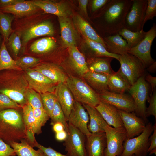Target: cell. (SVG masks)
<instances>
[{
    "label": "cell",
    "instance_id": "obj_1",
    "mask_svg": "<svg viewBox=\"0 0 156 156\" xmlns=\"http://www.w3.org/2000/svg\"><path fill=\"white\" fill-rule=\"evenodd\" d=\"M132 3V0H109L101 9L104 37L118 34L125 27L126 17Z\"/></svg>",
    "mask_w": 156,
    "mask_h": 156
},
{
    "label": "cell",
    "instance_id": "obj_2",
    "mask_svg": "<svg viewBox=\"0 0 156 156\" xmlns=\"http://www.w3.org/2000/svg\"><path fill=\"white\" fill-rule=\"evenodd\" d=\"M3 70L0 72V93L7 96L22 107L27 103L25 94L29 88L24 71Z\"/></svg>",
    "mask_w": 156,
    "mask_h": 156
},
{
    "label": "cell",
    "instance_id": "obj_3",
    "mask_svg": "<svg viewBox=\"0 0 156 156\" xmlns=\"http://www.w3.org/2000/svg\"><path fill=\"white\" fill-rule=\"evenodd\" d=\"M19 110L9 109L0 111V139L8 144L27 138L23 114Z\"/></svg>",
    "mask_w": 156,
    "mask_h": 156
},
{
    "label": "cell",
    "instance_id": "obj_4",
    "mask_svg": "<svg viewBox=\"0 0 156 156\" xmlns=\"http://www.w3.org/2000/svg\"><path fill=\"white\" fill-rule=\"evenodd\" d=\"M66 83L75 101L94 107L99 103L100 99L98 94L84 79L70 76H68Z\"/></svg>",
    "mask_w": 156,
    "mask_h": 156
},
{
    "label": "cell",
    "instance_id": "obj_5",
    "mask_svg": "<svg viewBox=\"0 0 156 156\" xmlns=\"http://www.w3.org/2000/svg\"><path fill=\"white\" fill-rule=\"evenodd\" d=\"M153 131V125L147 123L143 132L138 135L126 139L123 144V150L120 156H147L150 145L149 138Z\"/></svg>",
    "mask_w": 156,
    "mask_h": 156
},
{
    "label": "cell",
    "instance_id": "obj_6",
    "mask_svg": "<svg viewBox=\"0 0 156 156\" xmlns=\"http://www.w3.org/2000/svg\"><path fill=\"white\" fill-rule=\"evenodd\" d=\"M103 128L106 139L105 156H120L123 150V144L127 138L124 128H116L105 122Z\"/></svg>",
    "mask_w": 156,
    "mask_h": 156
},
{
    "label": "cell",
    "instance_id": "obj_7",
    "mask_svg": "<svg viewBox=\"0 0 156 156\" xmlns=\"http://www.w3.org/2000/svg\"><path fill=\"white\" fill-rule=\"evenodd\" d=\"M122 74L131 86L140 77L144 75L145 69L142 62L134 56L127 53L120 55L118 60Z\"/></svg>",
    "mask_w": 156,
    "mask_h": 156
},
{
    "label": "cell",
    "instance_id": "obj_8",
    "mask_svg": "<svg viewBox=\"0 0 156 156\" xmlns=\"http://www.w3.org/2000/svg\"><path fill=\"white\" fill-rule=\"evenodd\" d=\"M145 76L144 75L140 77L131 85L128 92L135 105V113L146 122V102L149 97V86L145 80Z\"/></svg>",
    "mask_w": 156,
    "mask_h": 156
},
{
    "label": "cell",
    "instance_id": "obj_9",
    "mask_svg": "<svg viewBox=\"0 0 156 156\" xmlns=\"http://www.w3.org/2000/svg\"><path fill=\"white\" fill-rule=\"evenodd\" d=\"M156 37V25L154 23L150 29L146 32L144 38L137 45L130 49L127 53L138 59L145 68L155 62L151 56V49Z\"/></svg>",
    "mask_w": 156,
    "mask_h": 156
},
{
    "label": "cell",
    "instance_id": "obj_10",
    "mask_svg": "<svg viewBox=\"0 0 156 156\" xmlns=\"http://www.w3.org/2000/svg\"><path fill=\"white\" fill-rule=\"evenodd\" d=\"M68 132L64 146L68 156H87L86 136L77 128L68 124Z\"/></svg>",
    "mask_w": 156,
    "mask_h": 156
},
{
    "label": "cell",
    "instance_id": "obj_11",
    "mask_svg": "<svg viewBox=\"0 0 156 156\" xmlns=\"http://www.w3.org/2000/svg\"><path fill=\"white\" fill-rule=\"evenodd\" d=\"M148 0H132V3L126 16L125 28L133 32L142 28Z\"/></svg>",
    "mask_w": 156,
    "mask_h": 156
},
{
    "label": "cell",
    "instance_id": "obj_12",
    "mask_svg": "<svg viewBox=\"0 0 156 156\" xmlns=\"http://www.w3.org/2000/svg\"><path fill=\"white\" fill-rule=\"evenodd\" d=\"M23 71L29 88L40 94L47 92L54 93L57 84L33 69Z\"/></svg>",
    "mask_w": 156,
    "mask_h": 156
},
{
    "label": "cell",
    "instance_id": "obj_13",
    "mask_svg": "<svg viewBox=\"0 0 156 156\" xmlns=\"http://www.w3.org/2000/svg\"><path fill=\"white\" fill-rule=\"evenodd\" d=\"M101 100L127 112H135L136 107L131 96L125 93H117L105 91L98 93Z\"/></svg>",
    "mask_w": 156,
    "mask_h": 156
},
{
    "label": "cell",
    "instance_id": "obj_14",
    "mask_svg": "<svg viewBox=\"0 0 156 156\" xmlns=\"http://www.w3.org/2000/svg\"><path fill=\"white\" fill-rule=\"evenodd\" d=\"M127 134L126 139L139 135L145 128L146 122L135 112H129L118 109Z\"/></svg>",
    "mask_w": 156,
    "mask_h": 156
},
{
    "label": "cell",
    "instance_id": "obj_15",
    "mask_svg": "<svg viewBox=\"0 0 156 156\" xmlns=\"http://www.w3.org/2000/svg\"><path fill=\"white\" fill-rule=\"evenodd\" d=\"M21 36L22 46L24 47L31 40L43 36H52L54 30L52 23L44 21L34 23L25 28L21 32H18Z\"/></svg>",
    "mask_w": 156,
    "mask_h": 156
},
{
    "label": "cell",
    "instance_id": "obj_16",
    "mask_svg": "<svg viewBox=\"0 0 156 156\" xmlns=\"http://www.w3.org/2000/svg\"><path fill=\"white\" fill-rule=\"evenodd\" d=\"M89 119L88 114L84 107L81 103L75 101L68 121L79 129L86 138L92 134L88 128Z\"/></svg>",
    "mask_w": 156,
    "mask_h": 156
},
{
    "label": "cell",
    "instance_id": "obj_17",
    "mask_svg": "<svg viewBox=\"0 0 156 156\" xmlns=\"http://www.w3.org/2000/svg\"><path fill=\"white\" fill-rule=\"evenodd\" d=\"M54 94L63 112L67 121L75 101L66 83L57 84Z\"/></svg>",
    "mask_w": 156,
    "mask_h": 156
},
{
    "label": "cell",
    "instance_id": "obj_18",
    "mask_svg": "<svg viewBox=\"0 0 156 156\" xmlns=\"http://www.w3.org/2000/svg\"><path fill=\"white\" fill-rule=\"evenodd\" d=\"M33 69L57 84L61 82L66 83L68 77L61 66L53 63H43L38 64Z\"/></svg>",
    "mask_w": 156,
    "mask_h": 156
},
{
    "label": "cell",
    "instance_id": "obj_19",
    "mask_svg": "<svg viewBox=\"0 0 156 156\" xmlns=\"http://www.w3.org/2000/svg\"><path fill=\"white\" fill-rule=\"evenodd\" d=\"M34 5L43 10L44 13L50 14L58 17H69L71 14L70 9L64 2H57L49 0H36L32 1Z\"/></svg>",
    "mask_w": 156,
    "mask_h": 156
},
{
    "label": "cell",
    "instance_id": "obj_20",
    "mask_svg": "<svg viewBox=\"0 0 156 156\" xmlns=\"http://www.w3.org/2000/svg\"><path fill=\"white\" fill-rule=\"evenodd\" d=\"M58 18L63 45L68 48L72 46H76L78 35L72 20L67 16Z\"/></svg>",
    "mask_w": 156,
    "mask_h": 156
},
{
    "label": "cell",
    "instance_id": "obj_21",
    "mask_svg": "<svg viewBox=\"0 0 156 156\" xmlns=\"http://www.w3.org/2000/svg\"><path fill=\"white\" fill-rule=\"evenodd\" d=\"M95 107L109 125L116 128H124L118 109L116 107L100 99Z\"/></svg>",
    "mask_w": 156,
    "mask_h": 156
},
{
    "label": "cell",
    "instance_id": "obj_22",
    "mask_svg": "<svg viewBox=\"0 0 156 156\" xmlns=\"http://www.w3.org/2000/svg\"><path fill=\"white\" fill-rule=\"evenodd\" d=\"M86 138L87 156H105L107 144L105 132L92 133Z\"/></svg>",
    "mask_w": 156,
    "mask_h": 156
},
{
    "label": "cell",
    "instance_id": "obj_23",
    "mask_svg": "<svg viewBox=\"0 0 156 156\" xmlns=\"http://www.w3.org/2000/svg\"><path fill=\"white\" fill-rule=\"evenodd\" d=\"M68 48L70 67L75 73L83 78L89 71L85 58L76 46H72Z\"/></svg>",
    "mask_w": 156,
    "mask_h": 156
},
{
    "label": "cell",
    "instance_id": "obj_24",
    "mask_svg": "<svg viewBox=\"0 0 156 156\" xmlns=\"http://www.w3.org/2000/svg\"><path fill=\"white\" fill-rule=\"evenodd\" d=\"M39 9L32 1L21 0L14 5L0 8V11L11 13L16 17H21L33 14Z\"/></svg>",
    "mask_w": 156,
    "mask_h": 156
},
{
    "label": "cell",
    "instance_id": "obj_25",
    "mask_svg": "<svg viewBox=\"0 0 156 156\" xmlns=\"http://www.w3.org/2000/svg\"><path fill=\"white\" fill-rule=\"evenodd\" d=\"M73 23L75 27L84 38L100 43L105 48L103 38L87 21L78 14L73 17Z\"/></svg>",
    "mask_w": 156,
    "mask_h": 156
},
{
    "label": "cell",
    "instance_id": "obj_26",
    "mask_svg": "<svg viewBox=\"0 0 156 156\" xmlns=\"http://www.w3.org/2000/svg\"><path fill=\"white\" fill-rule=\"evenodd\" d=\"M22 110L23 119L26 131V140L33 147H34L37 142L34 137L35 122L33 108L27 103L22 107Z\"/></svg>",
    "mask_w": 156,
    "mask_h": 156
},
{
    "label": "cell",
    "instance_id": "obj_27",
    "mask_svg": "<svg viewBox=\"0 0 156 156\" xmlns=\"http://www.w3.org/2000/svg\"><path fill=\"white\" fill-rule=\"evenodd\" d=\"M107 86L109 91L121 94L128 91L131 85L119 69L108 75Z\"/></svg>",
    "mask_w": 156,
    "mask_h": 156
},
{
    "label": "cell",
    "instance_id": "obj_28",
    "mask_svg": "<svg viewBox=\"0 0 156 156\" xmlns=\"http://www.w3.org/2000/svg\"><path fill=\"white\" fill-rule=\"evenodd\" d=\"M106 48L109 53L122 55L130 49L126 40L118 34L103 38Z\"/></svg>",
    "mask_w": 156,
    "mask_h": 156
},
{
    "label": "cell",
    "instance_id": "obj_29",
    "mask_svg": "<svg viewBox=\"0 0 156 156\" xmlns=\"http://www.w3.org/2000/svg\"><path fill=\"white\" fill-rule=\"evenodd\" d=\"M108 75L89 71L83 78L96 92L109 91L107 86Z\"/></svg>",
    "mask_w": 156,
    "mask_h": 156
},
{
    "label": "cell",
    "instance_id": "obj_30",
    "mask_svg": "<svg viewBox=\"0 0 156 156\" xmlns=\"http://www.w3.org/2000/svg\"><path fill=\"white\" fill-rule=\"evenodd\" d=\"M83 105L90 117V123L88 125L89 131L92 133L105 132L103 126L105 121L95 107Z\"/></svg>",
    "mask_w": 156,
    "mask_h": 156
},
{
    "label": "cell",
    "instance_id": "obj_31",
    "mask_svg": "<svg viewBox=\"0 0 156 156\" xmlns=\"http://www.w3.org/2000/svg\"><path fill=\"white\" fill-rule=\"evenodd\" d=\"M113 58L105 57L91 58L87 63L89 71L96 73L109 75L114 71L111 66Z\"/></svg>",
    "mask_w": 156,
    "mask_h": 156
},
{
    "label": "cell",
    "instance_id": "obj_32",
    "mask_svg": "<svg viewBox=\"0 0 156 156\" xmlns=\"http://www.w3.org/2000/svg\"><path fill=\"white\" fill-rule=\"evenodd\" d=\"M85 41L88 49V54L91 58L98 57H108L118 60L120 55L113 54L108 52L105 47L101 44L84 38Z\"/></svg>",
    "mask_w": 156,
    "mask_h": 156
},
{
    "label": "cell",
    "instance_id": "obj_33",
    "mask_svg": "<svg viewBox=\"0 0 156 156\" xmlns=\"http://www.w3.org/2000/svg\"><path fill=\"white\" fill-rule=\"evenodd\" d=\"M20 141V143L13 142L9 144L15 151L17 156H44L41 150L34 149L25 139Z\"/></svg>",
    "mask_w": 156,
    "mask_h": 156
},
{
    "label": "cell",
    "instance_id": "obj_34",
    "mask_svg": "<svg viewBox=\"0 0 156 156\" xmlns=\"http://www.w3.org/2000/svg\"><path fill=\"white\" fill-rule=\"evenodd\" d=\"M57 46L55 40L52 37H48L38 39L33 42L30 46L33 52L38 54L48 53Z\"/></svg>",
    "mask_w": 156,
    "mask_h": 156
},
{
    "label": "cell",
    "instance_id": "obj_35",
    "mask_svg": "<svg viewBox=\"0 0 156 156\" xmlns=\"http://www.w3.org/2000/svg\"><path fill=\"white\" fill-rule=\"evenodd\" d=\"M6 70H23L10 55L3 40L0 47V71Z\"/></svg>",
    "mask_w": 156,
    "mask_h": 156
},
{
    "label": "cell",
    "instance_id": "obj_36",
    "mask_svg": "<svg viewBox=\"0 0 156 156\" xmlns=\"http://www.w3.org/2000/svg\"><path fill=\"white\" fill-rule=\"evenodd\" d=\"M146 33L143 30L133 32L125 28L119 31L118 34L126 40L129 47L131 49L137 45L144 38Z\"/></svg>",
    "mask_w": 156,
    "mask_h": 156
},
{
    "label": "cell",
    "instance_id": "obj_37",
    "mask_svg": "<svg viewBox=\"0 0 156 156\" xmlns=\"http://www.w3.org/2000/svg\"><path fill=\"white\" fill-rule=\"evenodd\" d=\"M14 17V16L5 14L0 11V32L6 43L13 32L11 23Z\"/></svg>",
    "mask_w": 156,
    "mask_h": 156
},
{
    "label": "cell",
    "instance_id": "obj_38",
    "mask_svg": "<svg viewBox=\"0 0 156 156\" xmlns=\"http://www.w3.org/2000/svg\"><path fill=\"white\" fill-rule=\"evenodd\" d=\"M33 111L35 122L34 133L39 134L42 132V127L50 117L43 108H33Z\"/></svg>",
    "mask_w": 156,
    "mask_h": 156
},
{
    "label": "cell",
    "instance_id": "obj_39",
    "mask_svg": "<svg viewBox=\"0 0 156 156\" xmlns=\"http://www.w3.org/2000/svg\"><path fill=\"white\" fill-rule=\"evenodd\" d=\"M51 124L59 122L63 124L65 130L68 133V124L61 106L57 100L55 101L54 109L50 117Z\"/></svg>",
    "mask_w": 156,
    "mask_h": 156
},
{
    "label": "cell",
    "instance_id": "obj_40",
    "mask_svg": "<svg viewBox=\"0 0 156 156\" xmlns=\"http://www.w3.org/2000/svg\"><path fill=\"white\" fill-rule=\"evenodd\" d=\"M25 98L32 108H43L40 94L33 89L29 88L27 90Z\"/></svg>",
    "mask_w": 156,
    "mask_h": 156
},
{
    "label": "cell",
    "instance_id": "obj_41",
    "mask_svg": "<svg viewBox=\"0 0 156 156\" xmlns=\"http://www.w3.org/2000/svg\"><path fill=\"white\" fill-rule=\"evenodd\" d=\"M43 108L50 117L57 100L54 93L46 92L40 94Z\"/></svg>",
    "mask_w": 156,
    "mask_h": 156
},
{
    "label": "cell",
    "instance_id": "obj_42",
    "mask_svg": "<svg viewBox=\"0 0 156 156\" xmlns=\"http://www.w3.org/2000/svg\"><path fill=\"white\" fill-rule=\"evenodd\" d=\"M7 45L15 56H17L22 46L21 36L18 32H12L9 36Z\"/></svg>",
    "mask_w": 156,
    "mask_h": 156
},
{
    "label": "cell",
    "instance_id": "obj_43",
    "mask_svg": "<svg viewBox=\"0 0 156 156\" xmlns=\"http://www.w3.org/2000/svg\"><path fill=\"white\" fill-rule=\"evenodd\" d=\"M40 59L31 56L22 57L16 60L17 65L23 71L39 64Z\"/></svg>",
    "mask_w": 156,
    "mask_h": 156
},
{
    "label": "cell",
    "instance_id": "obj_44",
    "mask_svg": "<svg viewBox=\"0 0 156 156\" xmlns=\"http://www.w3.org/2000/svg\"><path fill=\"white\" fill-rule=\"evenodd\" d=\"M9 109L20 110L22 107L7 96L0 93V111Z\"/></svg>",
    "mask_w": 156,
    "mask_h": 156
},
{
    "label": "cell",
    "instance_id": "obj_45",
    "mask_svg": "<svg viewBox=\"0 0 156 156\" xmlns=\"http://www.w3.org/2000/svg\"><path fill=\"white\" fill-rule=\"evenodd\" d=\"M156 16V0H148L146 10L142 28L145 24L149 20H152Z\"/></svg>",
    "mask_w": 156,
    "mask_h": 156
},
{
    "label": "cell",
    "instance_id": "obj_46",
    "mask_svg": "<svg viewBox=\"0 0 156 156\" xmlns=\"http://www.w3.org/2000/svg\"><path fill=\"white\" fill-rule=\"evenodd\" d=\"M149 105L146 108V118L151 116H153L156 120V90H153L148 100Z\"/></svg>",
    "mask_w": 156,
    "mask_h": 156
},
{
    "label": "cell",
    "instance_id": "obj_47",
    "mask_svg": "<svg viewBox=\"0 0 156 156\" xmlns=\"http://www.w3.org/2000/svg\"><path fill=\"white\" fill-rule=\"evenodd\" d=\"M14 155H16L14 149L9 144L0 139V156H10Z\"/></svg>",
    "mask_w": 156,
    "mask_h": 156
},
{
    "label": "cell",
    "instance_id": "obj_48",
    "mask_svg": "<svg viewBox=\"0 0 156 156\" xmlns=\"http://www.w3.org/2000/svg\"><path fill=\"white\" fill-rule=\"evenodd\" d=\"M36 147L41 150L43 152L44 156H68L60 153L50 147H46L38 143L35 144Z\"/></svg>",
    "mask_w": 156,
    "mask_h": 156
},
{
    "label": "cell",
    "instance_id": "obj_49",
    "mask_svg": "<svg viewBox=\"0 0 156 156\" xmlns=\"http://www.w3.org/2000/svg\"><path fill=\"white\" fill-rule=\"evenodd\" d=\"M109 0H93L91 1V11L94 13L101 9Z\"/></svg>",
    "mask_w": 156,
    "mask_h": 156
},
{
    "label": "cell",
    "instance_id": "obj_50",
    "mask_svg": "<svg viewBox=\"0 0 156 156\" xmlns=\"http://www.w3.org/2000/svg\"><path fill=\"white\" fill-rule=\"evenodd\" d=\"M153 134L151 135L149 138L150 145L148 150V153L151 150H156V124L155 123L153 125Z\"/></svg>",
    "mask_w": 156,
    "mask_h": 156
},
{
    "label": "cell",
    "instance_id": "obj_51",
    "mask_svg": "<svg viewBox=\"0 0 156 156\" xmlns=\"http://www.w3.org/2000/svg\"><path fill=\"white\" fill-rule=\"evenodd\" d=\"M145 79L151 85L152 89L151 94L153 90L156 89V77H153L149 74H147L145 75Z\"/></svg>",
    "mask_w": 156,
    "mask_h": 156
},
{
    "label": "cell",
    "instance_id": "obj_52",
    "mask_svg": "<svg viewBox=\"0 0 156 156\" xmlns=\"http://www.w3.org/2000/svg\"><path fill=\"white\" fill-rule=\"evenodd\" d=\"M21 0H0V8L14 5Z\"/></svg>",
    "mask_w": 156,
    "mask_h": 156
},
{
    "label": "cell",
    "instance_id": "obj_53",
    "mask_svg": "<svg viewBox=\"0 0 156 156\" xmlns=\"http://www.w3.org/2000/svg\"><path fill=\"white\" fill-rule=\"evenodd\" d=\"M88 1V0H79L78 1L81 10L87 17L88 16L87 7Z\"/></svg>",
    "mask_w": 156,
    "mask_h": 156
},
{
    "label": "cell",
    "instance_id": "obj_54",
    "mask_svg": "<svg viewBox=\"0 0 156 156\" xmlns=\"http://www.w3.org/2000/svg\"><path fill=\"white\" fill-rule=\"evenodd\" d=\"M67 136V133L64 130L62 131L56 133L55 138L59 141H65Z\"/></svg>",
    "mask_w": 156,
    "mask_h": 156
},
{
    "label": "cell",
    "instance_id": "obj_55",
    "mask_svg": "<svg viewBox=\"0 0 156 156\" xmlns=\"http://www.w3.org/2000/svg\"><path fill=\"white\" fill-rule=\"evenodd\" d=\"M53 125V129L55 133L64 130V127L63 125L60 122H56L54 123Z\"/></svg>",
    "mask_w": 156,
    "mask_h": 156
},
{
    "label": "cell",
    "instance_id": "obj_56",
    "mask_svg": "<svg viewBox=\"0 0 156 156\" xmlns=\"http://www.w3.org/2000/svg\"><path fill=\"white\" fill-rule=\"evenodd\" d=\"M156 62L155 61L153 63L150 65L147 69L148 71L151 72H154L156 71Z\"/></svg>",
    "mask_w": 156,
    "mask_h": 156
},
{
    "label": "cell",
    "instance_id": "obj_57",
    "mask_svg": "<svg viewBox=\"0 0 156 156\" xmlns=\"http://www.w3.org/2000/svg\"><path fill=\"white\" fill-rule=\"evenodd\" d=\"M1 36H0V44H1Z\"/></svg>",
    "mask_w": 156,
    "mask_h": 156
},
{
    "label": "cell",
    "instance_id": "obj_58",
    "mask_svg": "<svg viewBox=\"0 0 156 156\" xmlns=\"http://www.w3.org/2000/svg\"><path fill=\"white\" fill-rule=\"evenodd\" d=\"M16 155H11V156H16Z\"/></svg>",
    "mask_w": 156,
    "mask_h": 156
},
{
    "label": "cell",
    "instance_id": "obj_59",
    "mask_svg": "<svg viewBox=\"0 0 156 156\" xmlns=\"http://www.w3.org/2000/svg\"><path fill=\"white\" fill-rule=\"evenodd\" d=\"M132 156H135V155H133Z\"/></svg>",
    "mask_w": 156,
    "mask_h": 156
}]
</instances>
